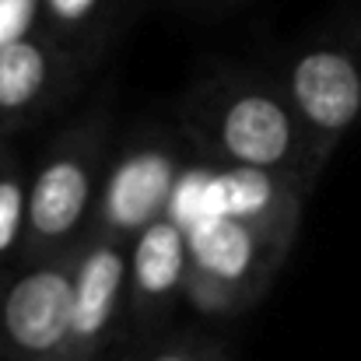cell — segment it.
Here are the masks:
<instances>
[{
	"mask_svg": "<svg viewBox=\"0 0 361 361\" xmlns=\"http://www.w3.org/2000/svg\"><path fill=\"white\" fill-rule=\"evenodd\" d=\"M291 245L295 242L221 218L186 228V309L207 319H235L249 312L281 274Z\"/></svg>",
	"mask_w": 361,
	"mask_h": 361,
	"instance_id": "5",
	"label": "cell"
},
{
	"mask_svg": "<svg viewBox=\"0 0 361 361\" xmlns=\"http://www.w3.org/2000/svg\"><path fill=\"white\" fill-rule=\"evenodd\" d=\"M28 221V169L7 147L0 154V277L21 263Z\"/></svg>",
	"mask_w": 361,
	"mask_h": 361,
	"instance_id": "12",
	"label": "cell"
},
{
	"mask_svg": "<svg viewBox=\"0 0 361 361\" xmlns=\"http://www.w3.org/2000/svg\"><path fill=\"white\" fill-rule=\"evenodd\" d=\"M126 249L102 239H85L78 252L71 334L60 361H113L123 337Z\"/></svg>",
	"mask_w": 361,
	"mask_h": 361,
	"instance_id": "10",
	"label": "cell"
},
{
	"mask_svg": "<svg viewBox=\"0 0 361 361\" xmlns=\"http://www.w3.org/2000/svg\"><path fill=\"white\" fill-rule=\"evenodd\" d=\"M78 252L28 259L0 277V361H60L71 334Z\"/></svg>",
	"mask_w": 361,
	"mask_h": 361,
	"instance_id": "6",
	"label": "cell"
},
{
	"mask_svg": "<svg viewBox=\"0 0 361 361\" xmlns=\"http://www.w3.org/2000/svg\"><path fill=\"white\" fill-rule=\"evenodd\" d=\"M133 11L137 0H42V35L95 71L116 46Z\"/></svg>",
	"mask_w": 361,
	"mask_h": 361,
	"instance_id": "11",
	"label": "cell"
},
{
	"mask_svg": "<svg viewBox=\"0 0 361 361\" xmlns=\"http://www.w3.org/2000/svg\"><path fill=\"white\" fill-rule=\"evenodd\" d=\"M113 158V113L92 106L67 123L28 169V221L21 263L81 249Z\"/></svg>",
	"mask_w": 361,
	"mask_h": 361,
	"instance_id": "2",
	"label": "cell"
},
{
	"mask_svg": "<svg viewBox=\"0 0 361 361\" xmlns=\"http://www.w3.org/2000/svg\"><path fill=\"white\" fill-rule=\"evenodd\" d=\"M305 123L316 147L330 158L361 123V53L344 39H309L284 53L274 74Z\"/></svg>",
	"mask_w": 361,
	"mask_h": 361,
	"instance_id": "7",
	"label": "cell"
},
{
	"mask_svg": "<svg viewBox=\"0 0 361 361\" xmlns=\"http://www.w3.org/2000/svg\"><path fill=\"white\" fill-rule=\"evenodd\" d=\"M232 4H239V0H232Z\"/></svg>",
	"mask_w": 361,
	"mask_h": 361,
	"instance_id": "16",
	"label": "cell"
},
{
	"mask_svg": "<svg viewBox=\"0 0 361 361\" xmlns=\"http://www.w3.org/2000/svg\"><path fill=\"white\" fill-rule=\"evenodd\" d=\"M193 151L179 130L169 126H137L113 147L106 165L99 207L92 218L88 239L130 245L151 225L169 218L176 186L190 165Z\"/></svg>",
	"mask_w": 361,
	"mask_h": 361,
	"instance_id": "4",
	"label": "cell"
},
{
	"mask_svg": "<svg viewBox=\"0 0 361 361\" xmlns=\"http://www.w3.org/2000/svg\"><path fill=\"white\" fill-rule=\"evenodd\" d=\"M137 361H239L232 348L200 330H172L154 341Z\"/></svg>",
	"mask_w": 361,
	"mask_h": 361,
	"instance_id": "13",
	"label": "cell"
},
{
	"mask_svg": "<svg viewBox=\"0 0 361 361\" xmlns=\"http://www.w3.org/2000/svg\"><path fill=\"white\" fill-rule=\"evenodd\" d=\"M7 140H11V137H7V130H4V123H0V154L7 151Z\"/></svg>",
	"mask_w": 361,
	"mask_h": 361,
	"instance_id": "15",
	"label": "cell"
},
{
	"mask_svg": "<svg viewBox=\"0 0 361 361\" xmlns=\"http://www.w3.org/2000/svg\"><path fill=\"white\" fill-rule=\"evenodd\" d=\"M186 274H190V249L186 232L161 218L144 235L126 245V295H123V361H137L154 341L172 334L176 312L186 305Z\"/></svg>",
	"mask_w": 361,
	"mask_h": 361,
	"instance_id": "8",
	"label": "cell"
},
{
	"mask_svg": "<svg viewBox=\"0 0 361 361\" xmlns=\"http://www.w3.org/2000/svg\"><path fill=\"white\" fill-rule=\"evenodd\" d=\"M312 186L316 183L302 176L225 165L193 154L176 186L169 218L183 232L200 221L221 218V221H239L256 232H267L274 239L295 242Z\"/></svg>",
	"mask_w": 361,
	"mask_h": 361,
	"instance_id": "3",
	"label": "cell"
},
{
	"mask_svg": "<svg viewBox=\"0 0 361 361\" xmlns=\"http://www.w3.org/2000/svg\"><path fill=\"white\" fill-rule=\"evenodd\" d=\"M176 130L197 158L319 179L326 154L274 74L249 67L200 71L176 102Z\"/></svg>",
	"mask_w": 361,
	"mask_h": 361,
	"instance_id": "1",
	"label": "cell"
},
{
	"mask_svg": "<svg viewBox=\"0 0 361 361\" xmlns=\"http://www.w3.org/2000/svg\"><path fill=\"white\" fill-rule=\"evenodd\" d=\"M92 74L81 56L42 32L7 46L0 53V123L7 137L60 113Z\"/></svg>",
	"mask_w": 361,
	"mask_h": 361,
	"instance_id": "9",
	"label": "cell"
},
{
	"mask_svg": "<svg viewBox=\"0 0 361 361\" xmlns=\"http://www.w3.org/2000/svg\"><path fill=\"white\" fill-rule=\"evenodd\" d=\"M42 32V0H0V53Z\"/></svg>",
	"mask_w": 361,
	"mask_h": 361,
	"instance_id": "14",
	"label": "cell"
}]
</instances>
